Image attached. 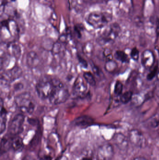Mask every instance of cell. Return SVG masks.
Listing matches in <instances>:
<instances>
[{"label": "cell", "instance_id": "obj_28", "mask_svg": "<svg viewBox=\"0 0 159 160\" xmlns=\"http://www.w3.org/2000/svg\"><path fill=\"white\" fill-rule=\"evenodd\" d=\"M83 30L82 26L79 25H76L74 26V31L77 37L80 38L81 36V31Z\"/></svg>", "mask_w": 159, "mask_h": 160}, {"label": "cell", "instance_id": "obj_23", "mask_svg": "<svg viewBox=\"0 0 159 160\" xmlns=\"http://www.w3.org/2000/svg\"><path fill=\"white\" fill-rule=\"evenodd\" d=\"M158 69V66L157 65L154 67L153 69L150 71L149 74L147 75V79L148 81H151L156 77Z\"/></svg>", "mask_w": 159, "mask_h": 160}, {"label": "cell", "instance_id": "obj_13", "mask_svg": "<svg viewBox=\"0 0 159 160\" xmlns=\"http://www.w3.org/2000/svg\"><path fill=\"white\" fill-rule=\"evenodd\" d=\"M93 119L88 116H82L76 118L73 121V124L76 126L80 128H87L92 125Z\"/></svg>", "mask_w": 159, "mask_h": 160}, {"label": "cell", "instance_id": "obj_11", "mask_svg": "<svg viewBox=\"0 0 159 160\" xmlns=\"http://www.w3.org/2000/svg\"><path fill=\"white\" fill-rule=\"evenodd\" d=\"M22 74V70L19 67H14L4 74L3 78L12 82L20 78Z\"/></svg>", "mask_w": 159, "mask_h": 160}, {"label": "cell", "instance_id": "obj_20", "mask_svg": "<svg viewBox=\"0 0 159 160\" xmlns=\"http://www.w3.org/2000/svg\"><path fill=\"white\" fill-rule=\"evenodd\" d=\"M133 93L131 91H127L120 96V101L123 104H127L132 99Z\"/></svg>", "mask_w": 159, "mask_h": 160}, {"label": "cell", "instance_id": "obj_1", "mask_svg": "<svg viewBox=\"0 0 159 160\" xmlns=\"http://www.w3.org/2000/svg\"><path fill=\"white\" fill-rule=\"evenodd\" d=\"M59 79L50 76L40 78L35 86L38 97L43 100L48 99L52 95Z\"/></svg>", "mask_w": 159, "mask_h": 160}, {"label": "cell", "instance_id": "obj_7", "mask_svg": "<svg viewBox=\"0 0 159 160\" xmlns=\"http://www.w3.org/2000/svg\"><path fill=\"white\" fill-rule=\"evenodd\" d=\"M88 94L87 83L84 78L77 77L75 81L73 86V95L76 98H86Z\"/></svg>", "mask_w": 159, "mask_h": 160}, {"label": "cell", "instance_id": "obj_9", "mask_svg": "<svg viewBox=\"0 0 159 160\" xmlns=\"http://www.w3.org/2000/svg\"><path fill=\"white\" fill-rule=\"evenodd\" d=\"M114 149L110 144H105L99 147L97 157L99 160H111L114 156Z\"/></svg>", "mask_w": 159, "mask_h": 160}, {"label": "cell", "instance_id": "obj_22", "mask_svg": "<svg viewBox=\"0 0 159 160\" xmlns=\"http://www.w3.org/2000/svg\"><path fill=\"white\" fill-rule=\"evenodd\" d=\"M116 67V65L115 63L110 60L106 62L105 68L106 71L109 72H112L115 69Z\"/></svg>", "mask_w": 159, "mask_h": 160}, {"label": "cell", "instance_id": "obj_6", "mask_svg": "<svg viewBox=\"0 0 159 160\" xmlns=\"http://www.w3.org/2000/svg\"><path fill=\"white\" fill-rule=\"evenodd\" d=\"M25 117L22 113L17 114L11 119L8 127V134L14 137L17 136L23 131V125Z\"/></svg>", "mask_w": 159, "mask_h": 160}, {"label": "cell", "instance_id": "obj_32", "mask_svg": "<svg viewBox=\"0 0 159 160\" xmlns=\"http://www.w3.org/2000/svg\"><path fill=\"white\" fill-rule=\"evenodd\" d=\"M132 160H147L144 157H136V158H134Z\"/></svg>", "mask_w": 159, "mask_h": 160}, {"label": "cell", "instance_id": "obj_35", "mask_svg": "<svg viewBox=\"0 0 159 160\" xmlns=\"http://www.w3.org/2000/svg\"><path fill=\"white\" fill-rule=\"evenodd\" d=\"M78 1V0H77V1ZM78 1H80V2H87V1H89V0H78Z\"/></svg>", "mask_w": 159, "mask_h": 160}, {"label": "cell", "instance_id": "obj_30", "mask_svg": "<svg viewBox=\"0 0 159 160\" xmlns=\"http://www.w3.org/2000/svg\"><path fill=\"white\" fill-rule=\"evenodd\" d=\"M28 122H29V124L32 125V126H35V125L38 124L37 120L33 119V118H30V119H28Z\"/></svg>", "mask_w": 159, "mask_h": 160}, {"label": "cell", "instance_id": "obj_16", "mask_svg": "<svg viewBox=\"0 0 159 160\" xmlns=\"http://www.w3.org/2000/svg\"><path fill=\"white\" fill-rule=\"evenodd\" d=\"M24 146L23 140L20 136H16L12 138L11 148L15 151H20Z\"/></svg>", "mask_w": 159, "mask_h": 160}, {"label": "cell", "instance_id": "obj_26", "mask_svg": "<svg viewBox=\"0 0 159 160\" xmlns=\"http://www.w3.org/2000/svg\"><path fill=\"white\" fill-rule=\"evenodd\" d=\"M77 59L79 61V63L81 65L82 67L85 68H87L88 66V64L87 61L85 59L81 57L80 55H77Z\"/></svg>", "mask_w": 159, "mask_h": 160}, {"label": "cell", "instance_id": "obj_14", "mask_svg": "<svg viewBox=\"0 0 159 160\" xmlns=\"http://www.w3.org/2000/svg\"><path fill=\"white\" fill-rule=\"evenodd\" d=\"M39 62V58L37 53L31 51L27 54L26 57V63L28 67L34 68L37 66Z\"/></svg>", "mask_w": 159, "mask_h": 160}, {"label": "cell", "instance_id": "obj_29", "mask_svg": "<svg viewBox=\"0 0 159 160\" xmlns=\"http://www.w3.org/2000/svg\"><path fill=\"white\" fill-rule=\"evenodd\" d=\"M156 35H157V38L159 37V17L157 20L156 23Z\"/></svg>", "mask_w": 159, "mask_h": 160}, {"label": "cell", "instance_id": "obj_17", "mask_svg": "<svg viewBox=\"0 0 159 160\" xmlns=\"http://www.w3.org/2000/svg\"><path fill=\"white\" fill-rule=\"evenodd\" d=\"M114 57L116 60L122 63H129V59L128 55L122 51H116L114 54Z\"/></svg>", "mask_w": 159, "mask_h": 160}, {"label": "cell", "instance_id": "obj_31", "mask_svg": "<svg viewBox=\"0 0 159 160\" xmlns=\"http://www.w3.org/2000/svg\"><path fill=\"white\" fill-rule=\"evenodd\" d=\"M41 160H52V158L49 155H45L43 156Z\"/></svg>", "mask_w": 159, "mask_h": 160}, {"label": "cell", "instance_id": "obj_3", "mask_svg": "<svg viewBox=\"0 0 159 160\" xmlns=\"http://www.w3.org/2000/svg\"><path fill=\"white\" fill-rule=\"evenodd\" d=\"M113 19V15L105 11H94L90 13L86 20L94 29H101L106 26Z\"/></svg>", "mask_w": 159, "mask_h": 160}, {"label": "cell", "instance_id": "obj_19", "mask_svg": "<svg viewBox=\"0 0 159 160\" xmlns=\"http://www.w3.org/2000/svg\"><path fill=\"white\" fill-rule=\"evenodd\" d=\"M83 78L87 84L91 86L96 85V80L95 77L92 73L90 72H86L83 74Z\"/></svg>", "mask_w": 159, "mask_h": 160}, {"label": "cell", "instance_id": "obj_2", "mask_svg": "<svg viewBox=\"0 0 159 160\" xmlns=\"http://www.w3.org/2000/svg\"><path fill=\"white\" fill-rule=\"evenodd\" d=\"M16 106L21 112L31 114L35 108L36 102L31 94L28 92H22L15 97Z\"/></svg>", "mask_w": 159, "mask_h": 160}, {"label": "cell", "instance_id": "obj_36", "mask_svg": "<svg viewBox=\"0 0 159 160\" xmlns=\"http://www.w3.org/2000/svg\"><path fill=\"white\" fill-rule=\"evenodd\" d=\"M158 53H159V49H158Z\"/></svg>", "mask_w": 159, "mask_h": 160}, {"label": "cell", "instance_id": "obj_24", "mask_svg": "<svg viewBox=\"0 0 159 160\" xmlns=\"http://www.w3.org/2000/svg\"><path fill=\"white\" fill-rule=\"evenodd\" d=\"M130 56L133 60L134 61H138L140 56V52L139 50L136 48H134L131 50L130 52Z\"/></svg>", "mask_w": 159, "mask_h": 160}, {"label": "cell", "instance_id": "obj_25", "mask_svg": "<svg viewBox=\"0 0 159 160\" xmlns=\"http://www.w3.org/2000/svg\"><path fill=\"white\" fill-rule=\"evenodd\" d=\"M148 125L152 128H156L159 125V117L151 119L148 122Z\"/></svg>", "mask_w": 159, "mask_h": 160}, {"label": "cell", "instance_id": "obj_18", "mask_svg": "<svg viewBox=\"0 0 159 160\" xmlns=\"http://www.w3.org/2000/svg\"><path fill=\"white\" fill-rule=\"evenodd\" d=\"M6 109L2 106L1 108V134H2L6 129L7 114Z\"/></svg>", "mask_w": 159, "mask_h": 160}, {"label": "cell", "instance_id": "obj_10", "mask_svg": "<svg viewBox=\"0 0 159 160\" xmlns=\"http://www.w3.org/2000/svg\"><path fill=\"white\" fill-rule=\"evenodd\" d=\"M155 57L153 52L149 50L143 52L142 55V63L145 68L150 69L155 63Z\"/></svg>", "mask_w": 159, "mask_h": 160}, {"label": "cell", "instance_id": "obj_5", "mask_svg": "<svg viewBox=\"0 0 159 160\" xmlns=\"http://www.w3.org/2000/svg\"><path fill=\"white\" fill-rule=\"evenodd\" d=\"M70 96L68 88L59 79L49 100L53 105H58L67 101Z\"/></svg>", "mask_w": 159, "mask_h": 160}, {"label": "cell", "instance_id": "obj_27", "mask_svg": "<svg viewBox=\"0 0 159 160\" xmlns=\"http://www.w3.org/2000/svg\"><path fill=\"white\" fill-rule=\"evenodd\" d=\"M91 67L93 73H94L96 76H98V77H101V72L100 68H98V67L96 66L94 64V63L91 64Z\"/></svg>", "mask_w": 159, "mask_h": 160}, {"label": "cell", "instance_id": "obj_4", "mask_svg": "<svg viewBox=\"0 0 159 160\" xmlns=\"http://www.w3.org/2000/svg\"><path fill=\"white\" fill-rule=\"evenodd\" d=\"M121 32L120 25L114 22L108 25L98 37L97 41L100 45L103 46L114 42Z\"/></svg>", "mask_w": 159, "mask_h": 160}, {"label": "cell", "instance_id": "obj_34", "mask_svg": "<svg viewBox=\"0 0 159 160\" xmlns=\"http://www.w3.org/2000/svg\"><path fill=\"white\" fill-rule=\"evenodd\" d=\"M81 160H92V159L90 157H85L83 158Z\"/></svg>", "mask_w": 159, "mask_h": 160}, {"label": "cell", "instance_id": "obj_8", "mask_svg": "<svg viewBox=\"0 0 159 160\" xmlns=\"http://www.w3.org/2000/svg\"><path fill=\"white\" fill-rule=\"evenodd\" d=\"M129 141L134 146L143 148L146 146V140L143 134L138 130H132L129 133Z\"/></svg>", "mask_w": 159, "mask_h": 160}, {"label": "cell", "instance_id": "obj_33", "mask_svg": "<svg viewBox=\"0 0 159 160\" xmlns=\"http://www.w3.org/2000/svg\"><path fill=\"white\" fill-rule=\"evenodd\" d=\"M55 160H68V159L65 156H61Z\"/></svg>", "mask_w": 159, "mask_h": 160}, {"label": "cell", "instance_id": "obj_15", "mask_svg": "<svg viewBox=\"0 0 159 160\" xmlns=\"http://www.w3.org/2000/svg\"><path fill=\"white\" fill-rule=\"evenodd\" d=\"M13 138L12 136L7 134L2 138L1 144V154L6 152L10 148H11V142Z\"/></svg>", "mask_w": 159, "mask_h": 160}, {"label": "cell", "instance_id": "obj_21", "mask_svg": "<svg viewBox=\"0 0 159 160\" xmlns=\"http://www.w3.org/2000/svg\"><path fill=\"white\" fill-rule=\"evenodd\" d=\"M123 85L120 81H117L115 84L114 93L117 96H121L123 91Z\"/></svg>", "mask_w": 159, "mask_h": 160}, {"label": "cell", "instance_id": "obj_12", "mask_svg": "<svg viewBox=\"0 0 159 160\" xmlns=\"http://www.w3.org/2000/svg\"><path fill=\"white\" fill-rule=\"evenodd\" d=\"M114 142L120 150H125L129 147V139L121 133L116 134L113 138Z\"/></svg>", "mask_w": 159, "mask_h": 160}]
</instances>
